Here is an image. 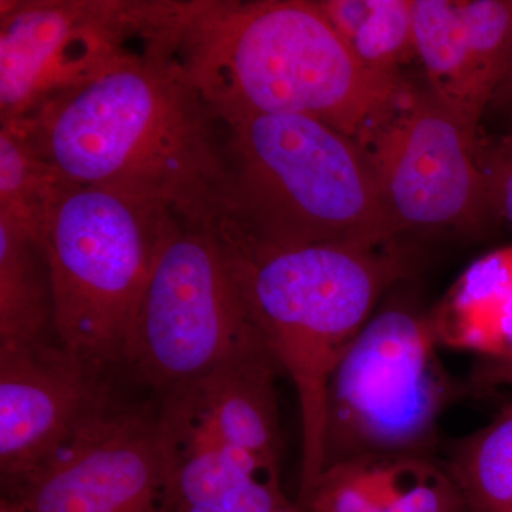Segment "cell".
<instances>
[{
	"label": "cell",
	"mask_w": 512,
	"mask_h": 512,
	"mask_svg": "<svg viewBox=\"0 0 512 512\" xmlns=\"http://www.w3.org/2000/svg\"><path fill=\"white\" fill-rule=\"evenodd\" d=\"M13 126L69 184L128 192L187 224L217 225L224 133L168 53L128 57Z\"/></svg>",
	"instance_id": "1"
},
{
	"label": "cell",
	"mask_w": 512,
	"mask_h": 512,
	"mask_svg": "<svg viewBox=\"0 0 512 512\" xmlns=\"http://www.w3.org/2000/svg\"><path fill=\"white\" fill-rule=\"evenodd\" d=\"M174 59L218 121L296 114L357 143L409 87L367 69L318 2H184Z\"/></svg>",
	"instance_id": "2"
},
{
	"label": "cell",
	"mask_w": 512,
	"mask_h": 512,
	"mask_svg": "<svg viewBox=\"0 0 512 512\" xmlns=\"http://www.w3.org/2000/svg\"><path fill=\"white\" fill-rule=\"evenodd\" d=\"M220 124L225 183L215 227L222 235L261 248L394 244L399 228L355 138L296 114Z\"/></svg>",
	"instance_id": "3"
},
{
	"label": "cell",
	"mask_w": 512,
	"mask_h": 512,
	"mask_svg": "<svg viewBox=\"0 0 512 512\" xmlns=\"http://www.w3.org/2000/svg\"><path fill=\"white\" fill-rule=\"evenodd\" d=\"M221 235V234H220ZM266 346L291 377L302 419L301 498L323 470L326 390L333 370L412 269L396 244L252 247L225 237Z\"/></svg>",
	"instance_id": "4"
},
{
	"label": "cell",
	"mask_w": 512,
	"mask_h": 512,
	"mask_svg": "<svg viewBox=\"0 0 512 512\" xmlns=\"http://www.w3.org/2000/svg\"><path fill=\"white\" fill-rule=\"evenodd\" d=\"M173 212L128 192L70 185L43 227L56 335L92 375H120L131 322Z\"/></svg>",
	"instance_id": "5"
},
{
	"label": "cell",
	"mask_w": 512,
	"mask_h": 512,
	"mask_svg": "<svg viewBox=\"0 0 512 512\" xmlns=\"http://www.w3.org/2000/svg\"><path fill=\"white\" fill-rule=\"evenodd\" d=\"M269 349L215 227L174 218L128 330L120 373L163 396Z\"/></svg>",
	"instance_id": "6"
},
{
	"label": "cell",
	"mask_w": 512,
	"mask_h": 512,
	"mask_svg": "<svg viewBox=\"0 0 512 512\" xmlns=\"http://www.w3.org/2000/svg\"><path fill=\"white\" fill-rule=\"evenodd\" d=\"M439 349L429 313L376 311L330 377L323 470L375 454L437 457L441 417L466 394Z\"/></svg>",
	"instance_id": "7"
},
{
	"label": "cell",
	"mask_w": 512,
	"mask_h": 512,
	"mask_svg": "<svg viewBox=\"0 0 512 512\" xmlns=\"http://www.w3.org/2000/svg\"><path fill=\"white\" fill-rule=\"evenodd\" d=\"M180 2L2 0L0 124L47 103L128 57L165 50Z\"/></svg>",
	"instance_id": "8"
},
{
	"label": "cell",
	"mask_w": 512,
	"mask_h": 512,
	"mask_svg": "<svg viewBox=\"0 0 512 512\" xmlns=\"http://www.w3.org/2000/svg\"><path fill=\"white\" fill-rule=\"evenodd\" d=\"M116 380H101L70 436L10 497L32 512H173L158 399H131Z\"/></svg>",
	"instance_id": "9"
},
{
	"label": "cell",
	"mask_w": 512,
	"mask_h": 512,
	"mask_svg": "<svg viewBox=\"0 0 512 512\" xmlns=\"http://www.w3.org/2000/svg\"><path fill=\"white\" fill-rule=\"evenodd\" d=\"M360 141L400 234L473 228L494 210L488 175L477 163V131L430 92L410 90Z\"/></svg>",
	"instance_id": "10"
},
{
	"label": "cell",
	"mask_w": 512,
	"mask_h": 512,
	"mask_svg": "<svg viewBox=\"0 0 512 512\" xmlns=\"http://www.w3.org/2000/svg\"><path fill=\"white\" fill-rule=\"evenodd\" d=\"M59 339L0 346V483L16 495L62 446L101 380Z\"/></svg>",
	"instance_id": "11"
},
{
	"label": "cell",
	"mask_w": 512,
	"mask_h": 512,
	"mask_svg": "<svg viewBox=\"0 0 512 512\" xmlns=\"http://www.w3.org/2000/svg\"><path fill=\"white\" fill-rule=\"evenodd\" d=\"M281 367L262 349L158 396L161 413L185 429L247 458L282 483L278 380Z\"/></svg>",
	"instance_id": "12"
},
{
	"label": "cell",
	"mask_w": 512,
	"mask_h": 512,
	"mask_svg": "<svg viewBox=\"0 0 512 512\" xmlns=\"http://www.w3.org/2000/svg\"><path fill=\"white\" fill-rule=\"evenodd\" d=\"M296 501L302 512H467L444 461L409 454L333 464Z\"/></svg>",
	"instance_id": "13"
},
{
	"label": "cell",
	"mask_w": 512,
	"mask_h": 512,
	"mask_svg": "<svg viewBox=\"0 0 512 512\" xmlns=\"http://www.w3.org/2000/svg\"><path fill=\"white\" fill-rule=\"evenodd\" d=\"M429 320L440 348L512 360V245L468 266Z\"/></svg>",
	"instance_id": "14"
},
{
	"label": "cell",
	"mask_w": 512,
	"mask_h": 512,
	"mask_svg": "<svg viewBox=\"0 0 512 512\" xmlns=\"http://www.w3.org/2000/svg\"><path fill=\"white\" fill-rule=\"evenodd\" d=\"M414 43L429 92L477 131L490 96L468 40L458 0H414Z\"/></svg>",
	"instance_id": "15"
},
{
	"label": "cell",
	"mask_w": 512,
	"mask_h": 512,
	"mask_svg": "<svg viewBox=\"0 0 512 512\" xmlns=\"http://www.w3.org/2000/svg\"><path fill=\"white\" fill-rule=\"evenodd\" d=\"M53 339L55 299L42 241L0 220V346Z\"/></svg>",
	"instance_id": "16"
},
{
	"label": "cell",
	"mask_w": 512,
	"mask_h": 512,
	"mask_svg": "<svg viewBox=\"0 0 512 512\" xmlns=\"http://www.w3.org/2000/svg\"><path fill=\"white\" fill-rule=\"evenodd\" d=\"M414 0H320L318 5L367 69L399 76L417 57Z\"/></svg>",
	"instance_id": "17"
},
{
	"label": "cell",
	"mask_w": 512,
	"mask_h": 512,
	"mask_svg": "<svg viewBox=\"0 0 512 512\" xmlns=\"http://www.w3.org/2000/svg\"><path fill=\"white\" fill-rule=\"evenodd\" d=\"M446 464L467 512H512V400L458 440Z\"/></svg>",
	"instance_id": "18"
},
{
	"label": "cell",
	"mask_w": 512,
	"mask_h": 512,
	"mask_svg": "<svg viewBox=\"0 0 512 512\" xmlns=\"http://www.w3.org/2000/svg\"><path fill=\"white\" fill-rule=\"evenodd\" d=\"M70 185L22 128L0 124V220L40 239L47 215Z\"/></svg>",
	"instance_id": "19"
},
{
	"label": "cell",
	"mask_w": 512,
	"mask_h": 512,
	"mask_svg": "<svg viewBox=\"0 0 512 512\" xmlns=\"http://www.w3.org/2000/svg\"><path fill=\"white\" fill-rule=\"evenodd\" d=\"M490 107L512 109V0H458Z\"/></svg>",
	"instance_id": "20"
},
{
	"label": "cell",
	"mask_w": 512,
	"mask_h": 512,
	"mask_svg": "<svg viewBox=\"0 0 512 512\" xmlns=\"http://www.w3.org/2000/svg\"><path fill=\"white\" fill-rule=\"evenodd\" d=\"M173 512H302L286 495L284 485L251 478L215 503L173 508Z\"/></svg>",
	"instance_id": "21"
},
{
	"label": "cell",
	"mask_w": 512,
	"mask_h": 512,
	"mask_svg": "<svg viewBox=\"0 0 512 512\" xmlns=\"http://www.w3.org/2000/svg\"><path fill=\"white\" fill-rule=\"evenodd\" d=\"M485 173L494 210L500 212L512 227V137L504 140L494 151Z\"/></svg>",
	"instance_id": "22"
},
{
	"label": "cell",
	"mask_w": 512,
	"mask_h": 512,
	"mask_svg": "<svg viewBox=\"0 0 512 512\" xmlns=\"http://www.w3.org/2000/svg\"><path fill=\"white\" fill-rule=\"evenodd\" d=\"M468 386L476 393L493 392L501 387L512 389V360H478Z\"/></svg>",
	"instance_id": "23"
},
{
	"label": "cell",
	"mask_w": 512,
	"mask_h": 512,
	"mask_svg": "<svg viewBox=\"0 0 512 512\" xmlns=\"http://www.w3.org/2000/svg\"><path fill=\"white\" fill-rule=\"evenodd\" d=\"M0 512H32L19 498L3 495L0 497Z\"/></svg>",
	"instance_id": "24"
}]
</instances>
